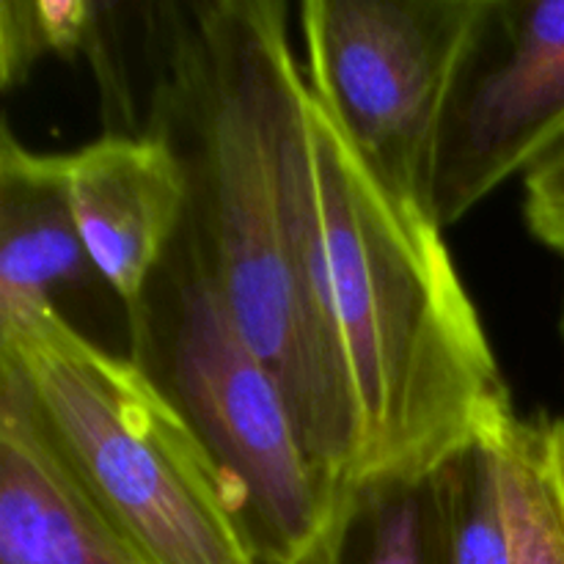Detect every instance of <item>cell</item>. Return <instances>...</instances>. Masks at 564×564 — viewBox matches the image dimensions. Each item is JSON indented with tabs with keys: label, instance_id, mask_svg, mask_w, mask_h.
<instances>
[{
	"label": "cell",
	"instance_id": "6da1fadb",
	"mask_svg": "<svg viewBox=\"0 0 564 564\" xmlns=\"http://www.w3.org/2000/svg\"><path fill=\"white\" fill-rule=\"evenodd\" d=\"M149 127L185 180L182 235L284 389L330 488L358 499V416L319 279L306 72L281 0L147 6Z\"/></svg>",
	"mask_w": 564,
	"mask_h": 564
},
{
	"label": "cell",
	"instance_id": "7a4b0ae2",
	"mask_svg": "<svg viewBox=\"0 0 564 564\" xmlns=\"http://www.w3.org/2000/svg\"><path fill=\"white\" fill-rule=\"evenodd\" d=\"M319 279L358 416V490L413 482L518 419L444 229L308 102Z\"/></svg>",
	"mask_w": 564,
	"mask_h": 564
},
{
	"label": "cell",
	"instance_id": "3957f363",
	"mask_svg": "<svg viewBox=\"0 0 564 564\" xmlns=\"http://www.w3.org/2000/svg\"><path fill=\"white\" fill-rule=\"evenodd\" d=\"M0 369L143 564H259L235 494L163 391L53 306L0 319Z\"/></svg>",
	"mask_w": 564,
	"mask_h": 564
},
{
	"label": "cell",
	"instance_id": "277c9868",
	"mask_svg": "<svg viewBox=\"0 0 564 564\" xmlns=\"http://www.w3.org/2000/svg\"><path fill=\"white\" fill-rule=\"evenodd\" d=\"M127 312L130 361L191 424L235 494L259 564H341L358 499L314 466L284 389L185 235Z\"/></svg>",
	"mask_w": 564,
	"mask_h": 564
},
{
	"label": "cell",
	"instance_id": "5b68a950",
	"mask_svg": "<svg viewBox=\"0 0 564 564\" xmlns=\"http://www.w3.org/2000/svg\"><path fill=\"white\" fill-rule=\"evenodd\" d=\"M485 0H303L306 80L369 174L433 215L441 124Z\"/></svg>",
	"mask_w": 564,
	"mask_h": 564
},
{
	"label": "cell",
	"instance_id": "8992f818",
	"mask_svg": "<svg viewBox=\"0 0 564 564\" xmlns=\"http://www.w3.org/2000/svg\"><path fill=\"white\" fill-rule=\"evenodd\" d=\"M564 141V0H485L441 124L433 218L455 226Z\"/></svg>",
	"mask_w": 564,
	"mask_h": 564
},
{
	"label": "cell",
	"instance_id": "52a82bcc",
	"mask_svg": "<svg viewBox=\"0 0 564 564\" xmlns=\"http://www.w3.org/2000/svg\"><path fill=\"white\" fill-rule=\"evenodd\" d=\"M66 196L102 284L141 301L185 220V180L174 154L149 132H108L64 154Z\"/></svg>",
	"mask_w": 564,
	"mask_h": 564
},
{
	"label": "cell",
	"instance_id": "ba28073f",
	"mask_svg": "<svg viewBox=\"0 0 564 564\" xmlns=\"http://www.w3.org/2000/svg\"><path fill=\"white\" fill-rule=\"evenodd\" d=\"M0 564H143L58 460L9 369H0Z\"/></svg>",
	"mask_w": 564,
	"mask_h": 564
},
{
	"label": "cell",
	"instance_id": "9c48e42d",
	"mask_svg": "<svg viewBox=\"0 0 564 564\" xmlns=\"http://www.w3.org/2000/svg\"><path fill=\"white\" fill-rule=\"evenodd\" d=\"M66 196L64 154L36 152L0 127V319L61 308V297L97 284Z\"/></svg>",
	"mask_w": 564,
	"mask_h": 564
},
{
	"label": "cell",
	"instance_id": "30bf717a",
	"mask_svg": "<svg viewBox=\"0 0 564 564\" xmlns=\"http://www.w3.org/2000/svg\"><path fill=\"white\" fill-rule=\"evenodd\" d=\"M512 564H564V419L518 416L501 438Z\"/></svg>",
	"mask_w": 564,
	"mask_h": 564
},
{
	"label": "cell",
	"instance_id": "8fae6325",
	"mask_svg": "<svg viewBox=\"0 0 564 564\" xmlns=\"http://www.w3.org/2000/svg\"><path fill=\"white\" fill-rule=\"evenodd\" d=\"M433 482L441 564H512L501 488V441L452 455Z\"/></svg>",
	"mask_w": 564,
	"mask_h": 564
},
{
	"label": "cell",
	"instance_id": "7c38bea8",
	"mask_svg": "<svg viewBox=\"0 0 564 564\" xmlns=\"http://www.w3.org/2000/svg\"><path fill=\"white\" fill-rule=\"evenodd\" d=\"M110 6L91 0H0V80L14 88L47 55L91 53Z\"/></svg>",
	"mask_w": 564,
	"mask_h": 564
},
{
	"label": "cell",
	"instance_id": "4fadbf2b",
	"mask_svg": "<svg viewBox=\"0 0 564 564\" xmlns=\"http://www.w3.org/2000/svg\"><path fill=\"white\" fill-rule=\"evenodd\" d=\"M523 218L534 240L564 257V141L523 176Z\"/></svg>",
	"mask_w": 564,
	"mask_h": 564
},
{
	"label": "cell",
	"instance_id": "5bb4252c",
	"mask_svg": "<svg viewBox=\"0 0 564 564\" xmlns=\"http://www.w3.org/2000/svg\"><path fill=\"white\" fill-rule=\"evenodd\" d=\"M560 339H562V347H564V292H562V312H560Z\"/></svg>",
	"mask_w": 564,
	"mask_h": 564
}]
</instances>
